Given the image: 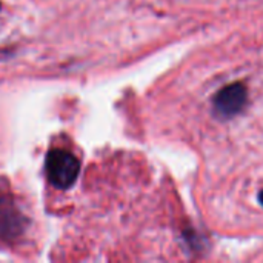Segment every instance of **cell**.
Here are the masks:
<instances>
[{"instance_id":"7a4b0ae2","label":"cell","mask_w":263,"mask_h":263,"mask_svg":"<svg viewBox=\"0 0 263 263\" xmlns=\"http://www.w3.org/2000/svg\"><path fill=\"white\" fill-rule=\"evenodd\" d=\"M45 170L48 182L54 188L66 191L76 183L80 174V162L66 149H51L45 160Z\"/></svg>"},{"instance_id":"5b68a950","label":"cell","mask_w":263,"mask_h":263,"mask_svg":"<svg viewBox=\"0 0 263 263\" xmlns=\"http://www.w3.org/2000/svg\"><path fill=\"white\" fill-rule=\"evenodd\" d=\"M0 8H2V6H0Z\"/></svg>"},{"instance_id":"277c9868","label":"cell","mask_w":263,"mask_h":263,"mask_svg":"<svg viewBox=\"0 0 263 263\" xmlns=\"http://www.w3.org/2000/svg\"><path fill=\"white\" fill-rule=\"evenodd\" d=\"M257 200H259V203L263 206V190L259 191V194H257Z\"/></svg>"},{"instance_id":"3957f363","label":"cell","mask_w":263,"mask_h":263,"mask_svg":"<svg viewBox=\"0 0 263 263\" xmlns=\"http://www.w3.org/2000/svg\"><path fill=\"white\" fill-rule=\"evenodd\" d=\"M248 88L243 82H233L222 86L211 100L213 116L222 122L233 120L248 106Z\"/></svg>"},{"instance_id":"6da1fadb","label":"cell","mask_w":263,"mask_h":263,"mask_svg":"<svg viewBox=\"0 0 263 263\" xmlns=\"http://www.w3.org/2000/svg\"><path fill=\"white\" fill-rule=\"evenodd\" d=\"M29 219L22 213L9 193L5 179H0V240L6 243L17 242L28 230Z\"/></svg>"}]
</instances>
